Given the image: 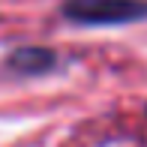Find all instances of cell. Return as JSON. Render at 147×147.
I'll return each mask as SVG.
<instances>
[{"instance_id":"6da1fadb","label":"cell","mask_w":147,"mask_h":147,"mask_svg":"<svg viewBox=\"0 0 147 147\" xmlns=\"http://www.w3.org/2000/svg\"><path fill=\"white\" fill-rule=\"evenodd\" d=\"M66 15L81 24H123L147 18V0H69Z\"/></svg>"}]
</instances>
